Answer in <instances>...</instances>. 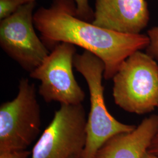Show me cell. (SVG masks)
<instances>
[{"label": "cell", "mask_w": 158, "mask_h": 158, "mask_svg": "<svg viewBox=\"0 0 158 158\" xmlns=\"http://www.w3.org/2000/svg\"><path fill=\"white\" fill-rule=\"evenodd\" d=\"M34 21L44 42L52 45L68 43L100 59L107 80L113 79L128 57L149 44L147 35L122 34L80 18L70 0H56L49 8H40L34 14Z\"/></svg>", "instance_id": "cell-1"}, {"label": "cell", "mask_w": 158, "mask_h": 158, "mask_svg": "<svg viewBox=\"0 0 158 158\" xmlns=\"http://www.w3.org/2000/svg\"><path fill=\"white\" fill-rule=\"evenodd\" d=\"M74 67L84 77L89 87L90 108L86 122V142L81 158H95L102 146L113 136L129 132L136 126L118 121L110 113L104 100L102 85L104 64L89 52L76 54Z\"/></svg>", "instance_id": "cell-2"}, {"label": "cell", "mask_w": 158, "mask_h": 158, "mask_svg": "<svg viewBox=\"0 0 158 158\" xmlns=\"http://www.w3.org/2000/svg\"><path fill=\"white\" fill-rule=\"evenodd\" d=\"M112 79L114 102L125 111L142 115L158 107V64L147 53L131 55Z\"/></svg>", "instance_id": "cell-3"}, {"label": "cell", "mask_w": 158, "mask_h": 158, "mask_svg": "<svg viewBox=\"0 0 158 158\" xmlns=\"http://www.w3.org/2000/svg\"><path fill=\"white\" fill-rule=\"evenodd\" d=\"M41 126L35 85L23 78L16 97L0 106V153L26 150L40 135Z\"/></svg>", "instance_id": "cell-4"}, {"label": "cell", "mask_w": 158, "mask_h": 158, "mask_svg": "<svg viewBox=\"0 0 158 158\" xmlns=\"http://www.w3.org/2000/svg\"><path fill=\"white\" fill-rule=\"evenodd\" d=\"M86 122L82 104L60 105L35 144L31 158H81L86 142Z\"/></svg>", "instance_id": "cell-5"}, {"label": "cell", "mask_w": 158, "mask_h": 158, "mask_svg": "<svg viewBox=\"0 0 158 158\" xmlns=\"http://www.w3.org/2000/svg\"><path fill=\"white\" fill-rule=\"evenodd\" d=\"M75 46L60 43L55 46L44 62L29 73L40 81L39 94L46 102H59L60 105L82 104L85 97L74 76Z\"/></svg>", "instance_id": "cell-6"}, {"label": "cell", "mask_w": 158, "mask_h": 158, "mask_svg": "<svg viewBox=\"0 0 158 158\" xmlns=\"http://www.w3.org/2000/svg\"><path fill=\"white\" fill-rule=\"evenodd\" d=\"M35 6V1L28 2L0 23L1 48L29 73L50 53L35 31L33 12Z\"/></svg>", "instance_id": "cell-7"}, {"label": "cell", "mask_w": 158, "mask_h": 158, "mask_svg": "<svg viewBox=\"0 0 158 158\" xmlns=\"http://www.w3.org/2000/svg\"><path fill=\"white\" fill-rule=\"evenodd\" d=\"M150 19L147 0H96L92 23L119 33L140 34Z\"/></svg>", "instance_id": "cell-8"}, {"label": "cell", "mask_w": 158, "mask_h": 158, "mask_svg": "<svg viewBox=\"0 0 158 158\" xmlns=\"http://www.w3.org/2000/svg\"><path fill=\"white\" fill-rule=\"evenodd\" d=\"M158 130V115L144 119L133 131L114 136L96 153L95 158H142Z\"/></svg>", "instance_id": "cell-9"}, {"label": "cell", "mask_w": 158, "mask_h": 158, "mask_svg": "<svg viewBox=\"0 0 158 158\" xmlns=\"http://www.w3.org/2000/svg\"><path fill=\"white\" fill-rule=\"evenodd\" d=\"M28 0H0L1 21L12 15Z\"/></svg>", "instance_id": "cell-10"}, {"label": "cell", "mask_w": 158, "mask_h": 158, "mask_svg": "<svg viewBox=\"0 0 158 158\" xmlns=\"http://www.w3.org/2000/svg\"><path fill=\"white\" fill-rule=\"evenodd\" d=\"M30 1H36V0H28ZM76 4V13L77 17L86 21H89L94 19V11L91 8L89 0H74Z\"/></svg>", "instance_id": "cell-11"}, {"label": "cell", "mask_w": 158, "mask_h": 158, "mask_svg": "<svg viewBox=\"0 0 158 158\" xmlns=\"http://www.w3.org/2000/svg\"><path fill=\"white\" fill-rule=\"evenodd\" d=\"M147 35L149 44L146 48V53L153 59H158V25L149 29Z\"/></svg>", "instance_id": "cell-12"}, {"label": "cell", "mask_w": 158, "mask_h": 158, "mask_svg": "<svg viewBox=\"0 0 158 158\" xmlns=\"http://www.w3.org/2000/svg\"><path fill=\"white\" fill-rule=\"evenodd\" d=\"M32 152L28 150L12 151L0 153V158H28Z\"/></svg>", "instance_id": "cell-13"}, {"label": "cell", "mask_w": 158, "mask_h": 158, "mask_svg": "<svg viewBox=\"0 0 158 158\" xmlns=\"http://www.w3.org/2000/svg\"><path fill=\"white\" fill-rule=\"evenodd\" d=\"M148 152L158 157V130L157 133L153 139L152 143L148 150Z\"/></svg>", "instance_id": "cell-14"}, {"label": "cell", "mask_w": 158, "mask_h": 158, "mask_svg": "<svg viewBox=\"0 0 158 158\" xmlns=\"http://www.w3.org/2000/svg\"><path fill=\"white\" fill-rule=\"evenodd\" d=\"M142 158H158V157L156 156H155V155L152 154L151 153L148 152L147 151V152L143 155V156H142Z\"/></svg>", "instance_id": "cell-15"}]
</instances>
